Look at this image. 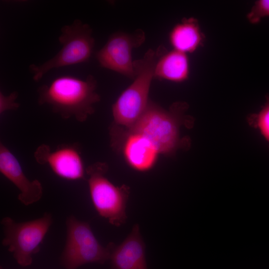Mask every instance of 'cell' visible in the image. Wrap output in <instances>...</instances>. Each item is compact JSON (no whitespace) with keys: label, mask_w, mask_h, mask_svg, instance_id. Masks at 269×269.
<instances>
[{"label":"cell","mask_w":269,"mask_h":269,"mask_svg":"<svg viewBox=\"0 0 269 269\" xmlns=\"http://www.w3.org/2000/svg\"><path fill=\"white\" fill-rule=\"evenodd\" d=\"M97 87V81L91 74L85 79L62 76L38 88V103L49 106L63 119L73 118L84 122L94 112V105L100 100Z\"/></svg>","instance_id":"obj_1"},{"label":"cell","mask_w":269,"mask_h":269,"mask_svg":"<svg viewBox=\"0 0 269 269\" xmlns=\"http://www.w3.org/2000/svg\"><path fill=\"white\" fill-rule=\"evenodd\" d=\"M165 51L163 47L156 50L150 48L141 58L134 60L133 82L112 106L116 124L130 128L141 116L149 101L148 95L156 63Z\"/></svg>","instance_id":"obj_2"},{"label":"cell","mask_w":269,"mask_h":269,"mask_svg":"<svg viewBox=\"0 0 269 269\" xmlns=\"http://www.w3.org/2000/svg\"><path fill=\"white\" fill-rule=\"evenodd\" d=\"M187 107L185 103L177 102L167 111L149 101L141 116L129 128L130 134L146 137L159 153H173L181 142L179 122Z\"/></svg>","instance_id":"obj_3"},{"label":"cell","mask_w":269,"mask_h":269,"mask_svg":"<svg viewBox=\"0 0 269 269\" xmlns=\"http://www.w3.org/2000/svg\"><path fill=\"white\" fill-rule=\"evenodd\" d=\"M91 26L79 19L64 25L58 39L62 47L53 57L40 65L32 64L29 68L33 79L40 81L53 69L88 62L95 46V41Z\"/></svg>","instance_id":"obj_4"},{"label":"cell","mask_w":269,"mask_h":269,"mask_svg":"<svg viewBox=\"0 0 269 269\" xmlns=\"http://www.w3.org/2000/svg\"><path fill=\"white\" fill-rule=\"evenodd\" d=\"M66 238L60 261L66 269L85 264H103L110 260L113 243L106 247L99 243L90 224L71 215L66 220Z\"/></svg>","instance_id":"obj_5"},{"label":"cell","mask_w":269,"mask_h":269,"mask_svg":"<svg viewBox=\"0 0 269 269\" xmlns=\"http://www.w3.org/2000/svg\"><path fill=\"white\" fill-rule=\"evenodd\" d=\"M107 169L104 163H95L86 169L90 197L99 215L112 225L120 227L128 218L126 209L130 188L112 183L105 176Z\"/></svg>","instance_id":"obj_6"},{"label":"cell","mask_w":269,"mask_h":269,"mask_svg":"<svg viewBox=\"0 0 269 269\" xmlns=\"http://www.w3.org/2000/svg\"><path fill=\"white\" fill-rule=\"evenodd\" d=\"M52 221V216L49 213L22 222L4 217L0 222L3 233L2 244L7 248L18 265L27 267L32 263L33 255L39 251Z\"/></svg>","instance_id":"obj_7"},{"label":"cell","mask_w":269,"mask_h":269,"mask_svg":"<svg viewBox=\"0 0 269 269\" xmlns=\"http://www.w3.org/2000/svg\"><path fill=\"white\" fill-rule=\"evenodd\" d=\"M145 39L144 31L139 28L132 32H115L96 52V59L101 67L134 79L135 72L132 51L140 46Z\"/></svg>","instance_id":"obj_8"},{"label":"cell","mask_w":269,"mask_h":269,"mask_svg":"<svg viewBox=\"0 0 269 269\" xmlns=\"http://www.w3.org/2000/svg\"><path fill=\"white\" fill-rule=\"evenodd\" d=\"M34 157L38 163L47 164L55 175L65 180L82 179L86 173L78 147L74 144L62 145L53 150L42 144L35 150Z\"/></svg>","instance_id":"obj_9"},{"label":"cell","mask_w":269,"mask_h":269,"mask_svg":"<svg viewBox=\"0 0 269 269\" xmlns=\"http://www.w3.org/2000/svg\"><path fill=\"white\" fill-rule=\"evenodd\" d=\"M0 172L18 189V200L25 206L38 201L43 195V187L37 179L30 180L20 163L3 143L0 144Z\"/></svg>","instance_id":"obj_10"},{"label":"cell","mask_w":269,"mask_h":269,"mask_svg":"<svg viewBox=\"0 0 269 269\" xmlns=\"http://www.w3.org/2000/svg\"><path fill=\"white\" fill-rule=\"evenodd\" d=\"M109 260L111 269H147L145 245L138 224L121 244L113 243Z\"/></svg>","instance_id":"obj_11"},{"label":"cell","mask_w":269,"mask_h":269,"mask_svg":"<svg viewBox=\"0 0 269 269\" xmlns=\"http://www.w3.org/2000/svg\"><path fill=\"white\" fill-rule=\"evenodd\" d=\"M124 155L129 165L138 171H146L154 165L159 153L146 137L131 133L124 146Z\"/></svg>","instance_id":"obj_12"},{"label":"cell","mask_w":269,"mask_h":269,"mask_svg":"<svg viewBox=\"0 0 269 269\" xmlns=\"http://www.w3.org/2000/svg\"><path fill=\"white\" fill-rule=\"evenodd\" d=\"M173 49L185 53H192L203 45L205 36L198 20L184 18L173 26L169 35Z\"/></svg>","instance_id":"obj_13"},{"label":"cell","mask_w":269,"mask_h":269,"mask_svg":"<svg viewBox=\"0 0 269 269\" xmlns=\"http://www.w3.org/2000/svg\"><path fill=\"white\" fill-rule=\"evenodd\" d=\"M189 74L187 54L173 49L165 51L158 58L155 66L154 78L179 83L186 80Z\"/></svg>","instance_id":"obj_14"},{"label":"cell","mask_w":269,"mask_h":269,"mask_svg":"<svg viewBox=\"0 0 269 269\" xmlns=\"http://www.w3.org/2000/svg\"><path fill=\"white\" fill-rule=\"evenodd\" d=\"M249 125L258 130L269 146V94L266 96V101L261 110L247 117Z\"/></svg>","instance_id":"obj_15"},{"label":"cell","mask_w":269,"mask_h":269,"mask_svg":"<svg viewBox=\"0 0 269 269\" xmlns=\"http://www.w3.org/2000/svg\"><path fill=\"white\" fill-rule=\"evenodd\" d=\"M266 17H269V0H256L247 14V20L253 24Z\"/></svg>","instance_id":"obj_16"},{"label":"cell","mask_w":269,"mask_h":269,"mask_svg":"<svg viewBox=\"0 0 269 269\" xmlns=\"http://www.w3.org/2000/svg\"><path fill=\"white\" fill-rule=\"evenodd\" d=\"M18 93L16 91L5 95L2 92L0 93V114L10 110H16L19 107V104L16 102Z\"/></svg>","instance_id":"obj_17"},{"label":"cell","mask_w":269,"mask_h":269,"mask_svg":"<svg viewBox=\"0 0 269 269\" xmlns=\"http://www.w3.org/2000/svg\"></svg>","instance_id":"obj_18"}]
</instances>
